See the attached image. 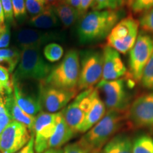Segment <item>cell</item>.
I'll return each mask as SVG.
<instances>
[{"label": "cell", "instance_id": "obj_1", "mask_svg": "<svg viewBox=\"0 0 153 153\" xmlns=\"http://www.w3.org/2000/svg\"><path fill=\"white\" fill-rule=\"evenodd\" d=\"M123 17L120 9L91 11L82 16L77 28L82 43H90L105 39L115 25Z\"/></svg>", "mask_w": 153, "mask_h": 153}, {"label": "cell", "instance_id": "obj_2", "mask_svg": "<svg viewBox=\"0 0 153 153\" xmlns=\"http://www.w3.org/2000/svg\"><path fill=\"white\" fill-rule=\"evenodd\" d=\"M123 118V113L108 111L78 143L87 153H99L120 128Z\"/></svg>", "mask_w": 153, "mask_h": 153}, {"label": "cell", "instance_id": "obj_3", "mask_svg": "<svg viewBox=\"0 0 153 153\" xmlns=\"http://www.w3.org/2000/svg\"><path fill=\"white\" fill-rule=\"evenodd\" d=\"M79 72V54L75 50H70L42 82L48 86L60 89H77Z\"/></svg>", "mask_w": 153, "mask_h": 153}, {"label": "cell", "instance_id": "obj_4", "mask_svg": "<svg viewBox=\"0 0 153 153\" xmlns=\"http://www.w3.org/2000/svg\"><path fill=\"white\" fill-rule=\"evenodd\" d=\"M52 68L44 61L38 48L23 49L21 58L13 79H36L43 81L48 76Z\"/></svg>", "mask_w": 153, "mask_h": 153}, {"label": "cell", "instance_id": "obj_5", "mask_svg": "<svg viewBox=\"0 0 153 153\" xmlns=\"http://www.w3.org/2000/svg\"><path fill=\"white\" fill-rule=\"evenodd\" d=\"M139 22L132 16L122 18L107 36V45L121 54L132 49L138 36Z\"/></svg>", "mask_w": 153, "mask_h": 153}, {"label": "cell", "instance_id": "obj_6", "mask_svg": "<svg viewBox=\"0 0 153 153\" xmlns=\"http://www.w3.org/2000/svg\"><path fill=\"white\" fill-rule=\"evenodd\" d=\"M152 52L153 36L141 31L129 52L128 74L133 82H140L143 70Z\"/></svg>", "mask_w": 153, "mask_h": 153}, {"label": "cell", "instance_id": "obj_7", "mask_svg": "<svg viewBox=\"0 0 153 153\" xmlns=\"http://www.w3.org/2000/svg\"><path fill=\"white\" fill-rule=\"evenodd\" d=\"M102 91L104 104L108 111L125 113L130 104V96L126 90V81L123 78L105 81L101 79L97 87Z\"/></svg>", "mask_w": 153, "mask_h": 153}, {"label": "cell", "instance_id": "obj_8", "mask_svg": "<svg viewBox=\"0 0 153 153\" xmlns=\"http://www.w3.org/2000/svg\"><path fill=\"white\" fill-rule=\"evenodd\" d=\"M103 73V55L97 51H88L82 58L78 91L94 88L101 80Z\"/></svg>", "mask_w": 153, "mask_h": 153}, {"label": "cell", "instance_id": "obj_9", "mask_svg": "<svg viewBox=\"0 0 153 153\" xmlns=\"http://www.w3.org/2000/svg\"><path fill=\"white\" fill-rule=\"evenodd\" d=\"M39 100L42 109L48 113L55 114L67 106L77 95V89H65L51 87L41 81Z\"/></svg>", "mask_w": 153, "mask_h": 153}, {"label": "cell", "instance_id": "obj_10", "mask_svg": "<svg viewBox=\"0 0 153 153\" xmlns=\"http://www.w3.org/2000/svg\"><path fill=\"white\" fill-rule=\"evenodd\" d=\"M32 135L26 126L12 120L0 134V152L16 153L27 144Z\"/></svg>", "mask_w": 153, "mask_h": 153}, {"label": "cell", "instance_id": "obj_11", "mask_svg": "<svg viewBox=\"0 0 153 153\" xmlns=\"http://www.w3.org/2000/svg\"><path fill=\"white\" fill-rule=\"evenodd\" d=\"M57 118L58 112L51 114L41 111L36 116L33 133L36 153H42L48 149L49 140L55 132Z\"/></svg>", "mask_w": 153, "mask_h": 153}, {"label": "cell", "instance_id": "obj_12", "mask_svg": "<svg viewBox=\"0 0 153 153\" xmlns=\"http://www.w3.org/2000/svg\"><path fill=\"white\" fill-rule=\"evenodd\" d=\"M94 88L82 91L76 96L74 100L62 110V115L66 123L74 133H79L86 113L91 101V94Z\"/></svg>", "mask_w": 153, "mask_h": 153}, {"label": "cell", "instance_id": "obj_13", "mask_svg": "<svg viewBox=\"0 0 153 153\" xmlns=\"http://www.w3.org/2000/svg\"><path fill=\"white\" fill-rule=\"evenodd\" d=\"M128 117L134 127L153 129V92L140 96L132 103Z\"/></svg>", "mask_w": 153, "mask_h": 153}, {"label": "cell", "instance_id": "obj_14", "mask_svg": "<svg viewBox=\"0 0 153 153\" xmlns=\"http://www.w3.org/2000/svg\"><path fill=\"white\" fill-rule=\"evenodd\" d=\"M102 80L111 81L123 78L128 73L121 57L113 48L105 45L103 49Z\"/></svg>", "mask_w": 153, "mask_h": 153}, {"label": "cell", "instance_id": "obj_15", "mask_svg": "<svg viewBox=\"0 0 153 153\" xmlns=\"http://www.w3.org/2000/svg\"><path fill=\"white\" fill-rule=\"evenodd\" d=\"M106 108L104 101L100 97L99 90L97 87L94 88L91 94L90 104L79 133H86L98 123L106 114Z\"/></svg>", "mask_w": 153, "mask_h": 153}, {"label": "cell", "instance_id": "obj_16", "mask_svg": "<svg viewBox=\"0 0 153 153\" xmlns=\"http://www.w3.org/2000/svg\"><path fill=\"white\" fill-rule=\"evenodd\" d=\"M16 41L22 49L28 48H38L51 40L55 36L51 33L31 28H22L16 33Z\"/></svg>", "mask_w": 153, "mask_h": 153}, {"label": "cell", "instance_id": "obj_17", "mask_svg": "<svg viewBox=\"0 0 153 153\" xmlns=\"http://www.w3.org/2000/svg\"><path fill=\"white\" fill-rule=\"evenodd\" d=\"M12 81L14 97L18 106L26 114L33 116H37L43 110L39 98H36L24 91L19 81L13 78Z\"/></svg>", "mask_w": 153, "mask_h": 153}, {"label": "cell", "instance_id": "obj_18", "mask_svg": "<svg viewBox=\"0 0 153 153\" xmlns=\"http://www.w3.org/2000/svg\"><path fill=\"white\" fill-rule=\"evenodd\" d=\"M74 133L69 127L63 116L62 111L58 112V118L54 133L48 143L49 148H61L74 136Z\"/></svg>", "mask_w": 153, "mask_h": 153}, {"label": "cell", "instance_id": "obj_19", "mask_svg": "<svg viewBox=\"0 0 153 153\" xmlns=\"http://www.w3.org/2000/svg\"><path fill=\"white\" fill-rule=\"evenodd\" d=\"M7 106L9 113H10L11 118H12V120L24 124L28 128L30 133L33 134L36 116H30V115L26 114L18 106L16 101H15L13 91L7 93Z\"/></svg>", "mask_w": 153, "mask_h": 153}, {"label": "cell", "instance_id": "obj_20", "mask_svg": "<svg viewBox=\"0 0 153 153\" xmlns=\"http://www.w3.org/2000/svg\"><path fill=\"white\" fill-rule=\"evenodd\" d=\"M52 7L55 15L65 28L70 27L79 19L77 9H74L63 0H58L53 4Z\"/></svg>", "mask_w": 153, "mask_h": 153}, {"label": "cell", "instance_id": "obj_21", "mask_svg": "<svg viewBox=\"0 0 153 153\" xmlns=\"http://www.w3.org/2000/svg\"><path fill=\"white\" fill-rule=\"evenodd\" d=\"M28 24L40 29H50L58 24V18L55 15L52 6H49L43 12L32 17Z\"/></svg>", "mask_w": 153, "mask_h": 153}, {"label": "cell", "instance_id": "obj_22", "mask_svg": "<svg viewBox=\"0 0 153 153\" xmlns=\"http://www.w3.org/2000/svg\"><path fill=\"white\" fill-rule=\"evenodd\" d=\"M133 143L123 134L113 137L104 147V153H132Z\"/></svg>", "mask_w": 153, "mask_h": 153}, {"label": "cell", "instance_id": "obj_23", "mask_svg": "<svg viewBox=\"0 0 153 153\" xmlns=\"http://www.w3.org/2000/svg\"><path fill=\"white\" fill-rule=\"evenodd\" d=\"M20 58L21 54L16 48L0 49V66L7 69L9 73L14 71Z\"/></svg>", "mask_w": 153, "mask_h": 153}, {"label": "cell", "instance_id": "obj_24", "mask_svg": "<svg viewBox=\"0 0 153 153\" xmlns=\"http://www.w3.org/2000/svg\"><path fill=\"white\" fill-rule=\"evenodd\" d=\"M132 153H153V138L147 135L136 137L133 143Z\"/></svg>", "mask_w": 153, "mask_h": 153}, {"label": "cell", "instance_id": "obj_25", "mask_svg": "<svg viewBox=\"0 0 153 153\" xmlns=\"http://www.w3.org/2000/svg\"><path fill=\"white\" fill-rule=\"evenodd\" d=\"M128 2V0H94L91 8L94 11L118 10Z\"/></svg>", "mask_w": 153, "mask_h": 153}, {"label": "cell", "instance_id": "obj_26", "mask_svg": "<svg viewBox=\"0 0 153 153\" xmlns=\"http://www.w3.org/2000/svg\"><path fill=\"white\" fill-rule=\"evenodd\" d=\"M11 91H13V89L6 91L0 95V134L12 120V118L7 106V93Z\"/></svg>", "mask_w": 153, "mask_h": 153}, {"label": "cell", "instance_id": "obj_27", "mask_svg": "<svg viewBox=\"0 0 153 153\" xmlns=\"http://www.w3.org/2000/svg\"><path fill=\"white\" fill-rule=\"evenodd\" d=\"M64 50L60 45L52 43L45 45L43 50V55L49 62H55L60 60L63 56Z\"/></svg>", "mask_w": 153, "mask_h": 153}, {"label": "cell", "instance_id": "obj_28", "mask_svg": "<svg viewBox=\"0 0 153 153\" xmlns=\"http://www.w3.org/2000/svg\"><path fill=\"white\" fill-rule=\"evenodd\" d=\"M140 82L145 88L149 90H153V52L145 65Z\"/></svg>", "mask_w": 153, "mask_h": 153}, {"label": "cell", "instance_id": "obj_29", "mask_svg": "<svg viewBox=\"0 0 153 153\" xmlns=\"http://www.w3.org/2000/svg\"><path fill=\"white\" fill-rule=\"evenodd\" d=\"M26 9L30 14L36 15L43 12L50 5L45 0H24Z\"/></svg>", "mask_w": 153, "mask_h": 153}, {"label": "cell", "instance_id": "obj_30", "mask_svg": "<svg viewBox=\"0 0 153 153\" xmlns=\"http://www.w3.org/2000/svg\"><path fill=\"white\" fill-rule=\"evenodd\" d=\"M129 8L134 14H143L153 8V0H128Z\"/></svg>", "mask_w": 153, "mask_h": 153}, {"label": "cell", "instance_id": "obj_31", "mask_svg": "<svg viewBox=\"0 0 153 153\" xmlns=\"http://www.w3.org/2000/svg\"><path fill=\"white\" fill-rule=\"evenodd\" d=\"M139 24L143 31L153 35V8L143 13L140 19Z\"/></svg>", "mask_w": 153, "mask_h": 153}, {"label": "cell", "instance_id": "obj_32", "mask_svg": "<svg viewBox=\"0 0 153 153\" xmlns=\"http://www.w3.org/2000/svg\"><path fill=\"white\" fill-rule=\"evenodd\" d=\"M10 30L8 24L6 23L0 24V49L7 48L9 45Z\"/></svg>", "mask_w": 153, "mask_h": 153}, {"label": "cell", "instance_id": "obj_33", "mask_svg": "<svg viewBox=\"0 0 153 153\" xmlns=\"http://www.w3.org/2000/svg\"><path fill=\"white\" fill-rule=\"evenodd\" d=\"M14 16L20 18L26 14V5L24 0H11Z\"/></svg>", "mask_w": 153, "mask_h": 153}, {"label": "cell", "instance_id": "obj_34", "mask_svg": "<svg viewBox=\"0 0 153 153\" xmlns=\"http://www.w3.org/2000/svg\"><path fill=\"white\" fill-rule=\"evenodd\" d=\"M0 83L7 89L13 88V81L12 79H10L9 71L6 68L1 66H0Z\"/></svg>", "mask_w": 153, "mask_h": 153}, {"label": "cell", "instance_id": "obj_35", "mask_svg": "<svg viewBox=\"0 0 153 153\" xmlns=\"http://www.w3.org/2000/svg\"><path fill=\"white\" fill-rule=\"evenodd\" d=\"M1 5L4 14V19L8 22H13L14 19V12H13L12 4L11 0H1Z\"/></svg>", "mask_w": 153, "mask_h": 153}, {"label": "cell", "instance_id": "obj_36", "mask_svg": "<svg viewBox=\"0 0 153 153\" xmlns=\"http://www.w3.org/2000/svg\"><path fill=\"white\" fill-rule=\"evenodd\" d=\"M63 153H87V152L77 142L66 145L63 149Z\"/></svg>", "mask_w": 153, "mask_h": 153}, {"label": "cell", "instance_id": "obj_37", "mask_svg": "<svg viewBox=\"0 0 153 153\" xmlns=\"http://www.w3.org/2000/svg\"><path fill=\"white\" fill-rule=\"evenodd\" d=\"M93 1L94 0H82L79 8L78 9L79 17L84 16L87 14V11L89 9V7H91Z\"/></svg>", "mask_w": 153, "mask_h": 153}, {"label": "cell", "instance_id": "obj_38", "mask_svg": "<svg viewBox=\"0 0 153 153\" xmlns=\"http://www.w3.org/2000/svg\"><path fill=\"white\" fill-rule=\"evenodd\" d=\"M35 148H34V136L32 135L31 138L28 141L24 148H22L20 150L16 153H35Z\"/></svg>", "mask_w": 153, "mask_h": 153}, {"label": "cell", "instance_id": "obj_39", "mask_svg": "<svg viewBox=\"0 0 153 153\" xmlns=\"http://www.w3.org/2000/svg\"><path fill=\"white\" fill-rule=\"evenodd\" d=\"M64 1H65L66 3H68V4L72 6V7H74V9H79L80 4H81L82 0H63Z\"/></svg>", "mask_w": 153, "mask_h": 153}, {"label": "cell", "instance_id": "obj_40", "mask_svg": "<svg viewBox=\"0 0 153 153\" xmlns=\"http://www.w3.org/2000/svg\"><path fill=\"white\" fill-rule=\"evenodd\" d=\"M42 153H63L62 148H49Z\"/></svg>", "mask_w": 153, "mask_h": 153}, {"label": "cell", "instance_id": "obj_41", "mask_svg": "<svg viewBox=\"0 0 153 153\" xmlns=\"http://www.w3.org/2000/svg\"><path fill=\"white\" fill-rule=\"evenodd\" d=\"M4 11L2 8V5H1V0H0V24L4 23Z\"/></svg>", "mask_w": 153, "mask_h": 153}, {"label": "cell", "instance_id": "obj_42", "mask_svg": "<svg viewBox=\"0 0 153 153\" xmlns=\"http://www.w3.org/2000/svg\"><path fill=\"white\" fill-rule=\"evenodd\" d=\"M11 89H13V88H11V89H6V88L4 87V86L1 85V83H0V95L1 94H2L4 93V92H5L6 91H8V90H11Z\"/></svg>", "mask_w": 153, "mask_h": 153}, {"label": "cell", "instance_id": "obj_43", "mask_svg": "<svg viewBox=\"0 0 153 153\" xmlns=\"http://www.w3.org/2000/svg\"><path fill=\"white\" fill-rule=\"evenodd\" d=\"M45 1H47L48 3H55L56 2V1H58V0H45Z\"/></svg>", "mask_w": 153, "mask_h": 153}, {"label": "cell", "instance_id": "obj_44", "mask_svg": "<svg viewBox=\"0 0 153 153\" xmlns=\"http://www.w3.org/2000/svg\"><path fill=\"white\" fill-rule=\"evenodd\" d=\"M0 153H1V152H0Z\"/></svg>", "mask_w": 153, "mask_h": 153}]
</instances>
